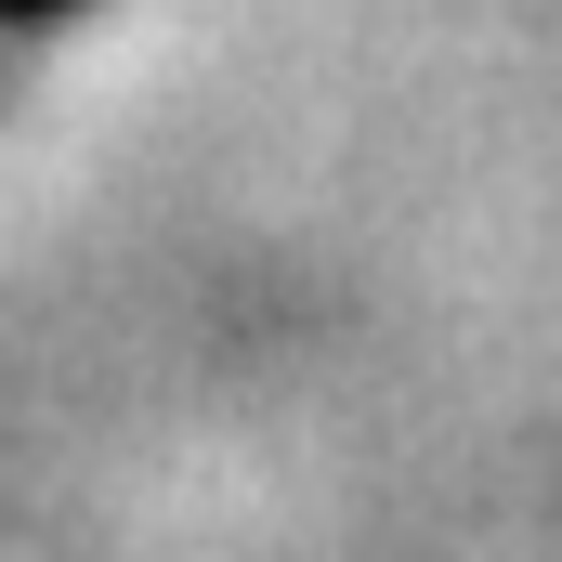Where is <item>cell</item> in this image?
<instances>
[{
  "label": "cell",
  "instance_id": "obj_1",
  "mask_svg": "<svg viewBox=\"0 0 562 562\" xmlns=\"http://www.w3.org/2000/svg\"><path fill=\"white\" fill-rule=\"evenodd\" d=\"M0 13H13V26H40V13H66V0H0Z\"/></svg>",
  "mask_w": 562,
  "mask_h": 562
}]
</instances>
